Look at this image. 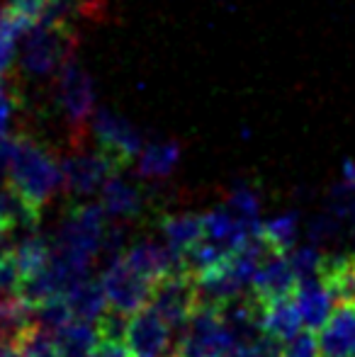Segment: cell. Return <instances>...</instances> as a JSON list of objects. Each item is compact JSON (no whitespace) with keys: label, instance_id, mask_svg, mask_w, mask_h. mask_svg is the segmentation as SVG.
Masks as SVG:
<instances>
[{"label":"cell","instance_id":"d6986e66","mask_svg":"<svg viewBox=\"0 0 355 357\" xmlns=\"http://www.w3.org/2000/svg\"><path fill=\"white\" fill-rule=\"evenodd\" d=\"M158 226H161V234L166 236L168 248L180 258L204 238V221L199 214H163Z\"/></svg>","mask_w":355,"mask_h":357},{"label":"cell","instance_id":"484cf974","mask_svg":"<svg viewBox=\"0 0 355 357\" xmlns=\"http://www.w3.org/2000/svg\"><path fill=\"white\" fill-rule=\"evenodd\" d=\"M22 109H24V102L17 90L8 88L0 93V142L20 134L15 127H17V119L22 117Z\"/></svg>","mask_w":355,"mask_h":357},{"label":"cell","instance_id":"8d00e7d4","mask_svg":"<svg viewBox=\"0 0 355 357\" xmlns=\"http://www.w3.org/2000/svg\"><path fill=\"white\" fill-rule=\"evenodd\" d=\"M353 263H355V253H353Z\"/></svg>","mask_w":355,"mask_h":357},{"label":"cell","instance_id":"44dd1931","mask_svg":"<svg viewBox=\"0 0 355 357\" xmlns=\"http://www.w3.org/2000/svg\"><path fill=\"white\" fill-rule=\"evenodd\" d=\"M52 255H54L52 241L34 234V231L24 236L22 241H17L13 248V258L20 268V275H22V284L39 278L49 268V263H52Z\"/></svg>","mask_w":355,"mask_h":357},{"label":"cell","instance_id":"603a6c76","mask_svg":"<svg viewBox=\"0 0 355 357\" xmlns=\"http://www.w3.org/2000/svg\"><path fill=\"white\" fill-rule=\"evenodd\" d=\"M180 160V146L176 142H156L144 146L137 170L144 180H161L176 170Z\"/></svg>","mask_w":355,"mask_h":357},{"label":"cell","instance_id":"52a82bcc","mask_svg":"<svg viewBox=\"0 0 355 357\" xmlns=\"http://www.w3.org/2000/svg\"><path fill=\"white\" fill-rule=\"evenodd\" d=\"M100 282H103V289L107 294L109 309L112 311H119L124 316H134L151 304L153 284L149 280H144L142 275L134 273L124 263L122 255L109 260L107 268L100 275Z\"/></svg>","mask_w":355,"mask_h":357},{"label":"cell","instance_id":"5bb4252c","mask_svg":"<svg viewBox=\"0 0 355 357\" xmlns=\"http://www.w3.org/2000/svg\"><path fill=\"white\" fill-rule=\"evenodd\" d=\"M37 328L34 304L24 296H0V343L17 350L20 343Z\"/></svg>","mask_w":355,"mask_h":357},{"label":"cell","instance_id":"d4e9b609","mask_svg":"<svg viewBox=\"0 0 355 357\" xmlns=\"http://www.w3.org/2000/svg\"><path fill=\"white\" fill-rule=\"evenodd\" d=\"M34 314H37V326L42 331H47L49 335L56 333L59 328H63V326L73 321V314L66 304V296H54V299L44 301V304L34 306Z\"/></svg>","mask_w":355,"mask_h":357},{"label":"cell","instance_id":"836d02e7","mask_svg":"<svg viewBox=\"0 0 355 357\" xmlns=\"http://www.w3.org/2000/svg\"><path fill=\"white\" fill-rule=\"evenodd\" d=\"M90 357H134L124 340H100Z\"/></svg>","mask_w":355,"mask_h":357},{"label":"cell","instance_id":"3957f363","mask_svg":"<svg viewBox=\"0 0 355 357\" xmlns=\"http://www.w3.org/2000/svg\"><path fill=\"white\" fill-rule=\"evenodd\" d=\"M54 78H56L54 80V100H56V107L68 129L71 149H81L86 146L90 124L95 117L93 80L76 59L63 63V68Z\"/></svg>","mask_w":355,"mask_h":357},{"label":"cell","instance_id":"277c9868","mask_svg":"<svg viewBox=\"0 0 355 357\" xmlns=\"http://www.w3.org/2000/svg\"><path fill=\"white\" fill-rule=\"evenodd\" d=\"M76 32L56 24H34L24 32L20 71L27 80H47L63 68L76 52Z\"/></svg>","mask_w":355,"mask_h":357},{"label":"cell","instance_id":"4fadbf2b","mask_svg":"<svg viewBox=\"0 0 355 357\" xmlns=\"http://www.w3.org/2000/svg\"><path fill=\"white\" fill-rule=\"evenodd\" d=\"M294 304L302 316V326L312 333H319L324 326L328 324L333 311V296L328 294V289L324 287L322 278H304L297 282L294 289Z\"/></svg>","mask_w":355,"mask_h":357},{"label":"cell","instance_id":"1f68e13d","mask_svg":"<svg viewBox=\"0 0 355 357\" xmlns=\"http://www.w3.org/2000/svg\"><path fill=\"white\" fill-rule=\"evenodd\" d=\"M285 357H322L317 333L304 331L294 340H289L287 348H285Z\"/></svg>","mask_w":355,"mask_h":357},{"label":"cell","instance_id":"ac0fdd59","mask_svg":"<svg viewBox=\"0 0 355 357\" xmlns=\"http://www.w3.org/2000/svg\"><path fill=\"white\" fill-rule=\"evenodd\" d=\"M263 306H266L263 309V335L282 345L297 338L299 331H302V316H299L297 304H294V296L270 301V304Z\"/></svg>","mask_w":355,"mask_h":357},{"label":"cell","instance_id":"e575fe53","mask_svg":"<svg viewBox=\"0 0 355 357\" xmlns=\"http://www.w3.org/2000/svg\"><path fill=\"white\" fill-rule=\"evenodd\" d=\"M227 357H248V345H236Z\"/></svg>","mask_w":355,"mask_h":357},{"label":"cell","instance_id":"ba28073f","mask_svg":"<svg viewBox=\"0 0 355 357\" xmlns=\"http://www.w3.org/2000/svg\"><path fill=\"white\" fill-rule=\"evenodd\" d=\"M149 309L156 311L171 328H185L195 311L199 309V291L195 278L190 273H176L156 282Z\"/></svg>","mask_w":355,"mask_h":357},{"label":"cell","instance_id":"6da1fadb","mask_svg":"<svg viewBox=\"0 0 355 357\" xmlns=\"http://www.w3.org/2000/svg\"><path fill=\"white\" fill-rule=\"evenodd\" d=\"M5 188L39 224L47 204L56 197L59 190H63L61 160L54 158L52 151L34 137L20 132L13 139Z\"/></svg>","mask_w":355,"mask_h":357},{"label":"cell","instance_id":"cb8c5ba5","mask_svg":"<svg viewBox=\"0 0 355 357\" xmlns=\"http://www.w3.org/2000/svg\"><path fill=\"white\" fill-rule=\"evenodd\" d=\"M297 234H299V216L294 212L275 216V219H270L261 226V236L278 255L292 253L294 243H297Z\"/></svg>","mask_w":355,"mask_h":357},{"label":"cell","instance_id":"7402d4cb","mask_svg":"<svg viewBox=\"0 0 355 357\" xmlns=\"http://www.w3.org/2000/svg\"><path fill=\"white\" fill-rule=\"evenodd\" d=\"M52 338L61 357H90L100 343L98 328L93 324L76 319L63 326V328H59L56 333H52Z\"/></svg>","mask_w":355,"mask_h":357},{"label":"cell","instance_id":"f1b7e54d","mask_svg":"<svg viewBox=\"0 0 355 357\" xmlns=\"http://www.w3.org/2000/svg\"><path fill=\"white\" fill-rule=\"evenodd\" d=\"M17 353L20 357H61L56 345H54V338L47 331L39 328V326L20 343Z\"/></svg>","mask_w":355,"mask_h":357},{"label":"cell","instance_id":"7c38bea8","mask_svg":"<svg viewBox=\"0 0 355 357\" xmlns=\"http://www.w3.org/2000/svg\"><path fill=\"white\" fill-rule=\"evenodd\" d=\"M297 282L299 280H297V275H294L292 265H289L287 255H270L266 263L258 268L256 278H253V284H251V291L263 304H270V301L294 296Z\"/></svg>","mask_w":355,"mask_h":357},{"label":"cell","instance_id":"d6a6232c","mask_svg":"<svg viewBox=\"0 0 355 357\" xmlns=\"http://www.w3.org/2000/svg\"><path fill=\"white\" fill-rule=\"evenodd\" d=\"M248 357H285V348L278 340L261 335L256 343L248 345Z\"/></svg>","mask_w":355,"mask_h":357},{"label":"cell","instance_id":"30bf717a","mask_svg":"<svg viewBox=\"0 0 355 357\" xmlns=\"http://www.w3.org/2000/svg\"><path fill=\"white\" fill-rule=\"evenodd\" d=\"M122 258L134 273L142 275L151 284L161 282V280L171 278L176 273H188L183 258L173 253L168 245H161L156 241H139V243L129 245L122 253Z\"/></svg>","mask_w":355,"mask_h":357},{"label":"cell","instance_id":"83f0119b","mask_svg":"<svg viewBox=\"0 0 355 357\" xmlns=\"http://www.w3.org/2000/svg\"><path fill=\"white\" fill-rule=\"evenodd\" d=\"M324 258L326 255L319 250V245H302V248H294L292 253H287V260L292 265L294 275L297 280H304V278H319L322 273V265H324Z\"/></svg>","mask_w":355,"mask_h":357},{"label":"cell","instance_id":"9c48e42d","mask_svg":"<svg viewBox=\"0 0 355 357\" xmlns=\"http://www.w3.org/2000/svg\"><path fill=\"white\" fill-rule=\"evenodd\" d=\"M90 134L95 137L100 151L107 153L119 168H127L144 151V139L139 134V129H134L127 119L109 112V109H98L95 112Z\"/></svg>","mask_w":355,"mask_h":357},{"label":"cell","instance_id":"e0dca14e","mask_svg":"<svg viewBox=\"0 0 355 357\" xmlns=\"http://www.w3.org/2000/svg\"><path fill=\"white\" fill-rule=\"evenodd\" d=\"M100 204H103L105 214L109 219L129 221V219H137L144 212V195L132 183L114 175L103 188V192H100Z\"/></svg>","mask_w":355,"mask_h":357},{"label":"cell","instance_id":"4316f807","mask_svg":"<svg viewBox=\"0 0 355 357\" xmlns=\"http://www.w3.org/2000/svg\"><path fill=\"white\" fill-rule=\"evenodd\" d=\"M227 209H232L239 219L258 221L261 214V195L251 188V185H236L227 197Z\"/></svg>","mask_w":355,"mask_h":357},{"label":"cell","instance_id":"d590c367","mask_svg":"<svg viewBox=\"0 0 355 357\" xmlns=\"http://www.w3.org/2000/svg\"><path fill=\"white\" fill-rule=\"evenodd\" d=\"M0 357H20V353L15 348H10V345L0 343Z\"/></svg>","mask_w":355,"mask_h":357},{"label":"cell","instance_id":"7a4b0ae2","mask_svg":"<svg viewBox=\"0 0 355 357\" xmlns=\"http://www.w3.org/2000/svg\"><path fill=\"white\" fill-rule=\"evenodd\" d=\"M105 234H107V214L103 204H78L68 212L56 238L52 241L54 253L88 275L93 260L103 250Z\"/></svg>","mask_w":355,"mask_h":357},{"label":"cell","instance_id":"8992f818","mask_svg":"<svg viewBox=\"0 0 355 357\" xmlns=\"http://www.w3.org/2000/svg\"><path fill=\"white\" fill-rule=\"evenodd\" d=\"M63 170V190L71 197L86 199L95 192H103V188L119 173V165L103 151L71 149V153L61 160Z\"/></svg>","mask_w":355,"mask_h":357},{"label":"cell","instance_id":"9a60e30c","mask_svg":"<svg viewBox=\"0 0 355 357\" xmlns=\"http://www.w3.org/2000/svg\"><path fill=\"white\" fill-rule=\"evenodd\" d=\"M317 338L322 357H355V306H338Z\"/></svg>","mask_w":355,"mask_h":357},{"label":"cell","instance_id":"4dcf8cb0","mask_svg":"<svg viewBox=\"0 0 355 357\" xmlns=\"http://www.w3.org/2000/svg\"><path fill=\"white\" fill-rule=\"evenodd\" d=\"M5 3H8V8L13 10L27 27H34V24L42 20L44 10L49 8L52 0H5Z\"/></svg>","mask_w":355,"mask_h":357},{"label":"cell","instance_id":"f546056e","mask_svg":"<svg viewBox=\"0 0 355 357\" xmlns=\"http://www.w3.org/2000/svg\"><path fill=\"white\" fill-rule=\"evenodd\" d=\"M341 236V221L331 214H322L309 224V241L312 245H322V243H328V241L338 238Z\"/></svg>","mask_w":355,"mask_h":357},{"label":"cell","instance_id":"5b68a950","mask_svg":"<svg viewBox=\"0 0 355 357\" xmlns=\"http://www.w3.org/2000/svg\"><path fill=\"white\" fill-rule=\"evenodd\" d=\"M236 348L227 331L219 306L199 304L195 316L180 331L171 357H227Z\"/></svg>","mask_w":355,"mask_h":357},{"label":"cell","instance_id":"ffe728a7","mask_svg":"<svg viewBox=\"0 0 355 357\" xmlns=\"http://www.w3.org/2000/svg\"><path fill=\"white\" fill-rule=\"evenodd\" d=\"M66 304L71 309L73 319L76 321H86V324H98L105 316V311L109 309L107 294L103 289V282L100 280H83L73 287L66 294Z\"/></svg>","mask_w":355,"mask_h":357},{"label":"cell","instance_id":"8fae6325","mask_svg":"<svg viewBox=\"0 0 355 357\" xmlns=\"http://www.w3.org/2000/svg\"><path fill=\"white\" fill-rule=\"evenodd\" d=\"M124 343L134 357H163L171 348V326L146 306L129 319Z\"/></svg>","mask_w":355,"mask_h":357},{"label":"cell","instance_id":"2e32d148","mask_svg":"<svg viewBox=\"0 0 355 357\" xmlns=\"http://www.w3.org/2000/svg\"><path fill=\"white\" fill-rule=\"evenodd\" d=\"M324 287L333 296L338 306H355V263L353 255H326L322 265Z\"/></svg>","mask_w":355,"mask_h":357}]
</instances>
